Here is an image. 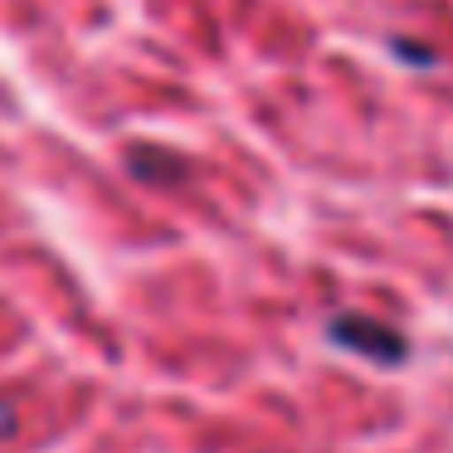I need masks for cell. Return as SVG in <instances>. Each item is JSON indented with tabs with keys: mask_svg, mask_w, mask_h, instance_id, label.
Wrapping results in <instances>:
<instances>
[{
	"mask_svg": "<svg viewBox=\"0 0 453 453\" xmlns=\"http://www.w3.org/2000/svg\"><path fill=\"white\" fill-rule=\"evenodd\" d=\"M326 336H332L336 346H346V351L356 356H371V361H404V351H410V342H404L400 332H395L390 322H380V317H365V312H342L326 322Z\"/></svg>",
	"mask_w": 453,
	"mask_h": 453,
	"instance_id": "1",
	"label": "cell"
},
{
	"mask_svg": "<svg viewBox=\"0 0 453 453\" xmlns=\"http://www.w3.org/2000/svg\"><path fill=\"white\" fill-rule=\"evenodd\" d=\"M5 434H15V410L11 404H0V439H5Z\"/></svg>",
	"mask_w": 453,
	"mask_h": 453,
	"instance_id": "2",
	"label": "cell"
}]
</instances>
